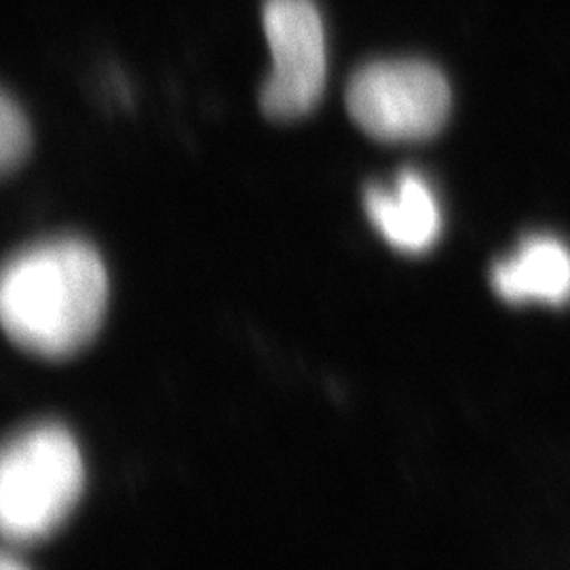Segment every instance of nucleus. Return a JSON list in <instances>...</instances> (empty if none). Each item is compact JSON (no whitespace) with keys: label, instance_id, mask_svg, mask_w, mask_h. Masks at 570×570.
<instances>
[{"label":"nucleus","instance_id":"obj_3","mask_svg":"<svg viewBox=\"0 0 570 570\" xmlns=\"http://www.w3.org/2000/svg\"><path fill=\"white\" fill-rule=\"evenodd\" d=\"M346 110L374 140H428L449 119V81L428 61H372L351 77Z\"/></svg>","mask_w":570,"mask_h":570},{"label":"nucleus","instance_id":"obj_8","mask_svg":"<svg viewBox=\"0 0 570 570\" xmlns=\"http://www.w3.org/2000/svg\"><path fill=\"white\" fill-rule=\"evenodd\" d=\"M0 570H28L26 569V564L18 560V558H13L11 553H4L2 556V562H0Z\"/></svg>","mask_w":570,"mask_h":570},{"label":"nucleus","instance_id":"obj_1","mask_svg":"<svg viewBox=\"0 0 570 570\" xmlns=\"http://www.w3.org/2000/svg\"><path fill=\"white\" fill-rule=\"evenodd\" d=\"M108 275L82 239L61 237L18 252L2 271L0 317L16 345L60 360L87 345L102 324Z\"/></svg>","mask_w":570,"mask_h":570},{"label":"nucleus","instance_id":"obj_6","mask_svg":"<svg viewBox=\"0 0 570 570\" xmlns=\"http://www.w3.org/2000/svg\"><path fill=\"white\" fill-rule=\"evenodd\" d=\"M494 292L511 305L570 301V249L553 237H530L492 268Z\"/></svg>","mask_w":570,"mask_h":570},{"label":"nucleus","instance_id":"obj_5","mask_svg":"<svg viewBox=\"0 0 570 570\" xmlns=\"http://www.w3.org/2000/svg\"><path fill=\"white\" fill-rule=\"evenodd\" d=\"M364 207L389 245L406 254L431 249L442 233V212L428 180L406 169L391 188L367 186Z\"/></svg>","mask_w":570,"mask_h":570},{"label":"nucleus","instance_id":"obj_4","mask_svg":"<svg viewBox=\"0 0 570 570\" xmlns=\"http://www.w3.org/2000/svg\"><path fill=\"white\" fill-rule=\"evenodd\" d=\"M273 68L261 106L275 121L311 112L326 85V32L313 0H266L263 9Z\"/></svg>","mask_w":570,"mask_h":570},{"label":"nucleus","instance_id":"obj_7","mask_svg":"<svg viewBox=\"0 0 570 570\" xmlns=\"http://www.w3.org/2000/svg\"><path fill=\"white\" fill-rule=\"evenodd\" d=\"M32 146L30 125L20 106L7 94L0 102V167L2 174H11L28 157Z\"/></svg>","mask_w":570,"mask_h":570},{"label":"nucleus","instance_id":"obj_2","mask_svg":"<svg viewBox=\"0 0 570 570\" xmlns=\"http://www.w3.org/2000/svg\"><path fill=\"white\" fill-rule=\"evenodd\" d=\"M85 484L81 450L68 429L42 423L13 435L0 459V529L11 543L49 537Z\"/></svg>","mask_w":570,"mask_h":570}]
</instances>
